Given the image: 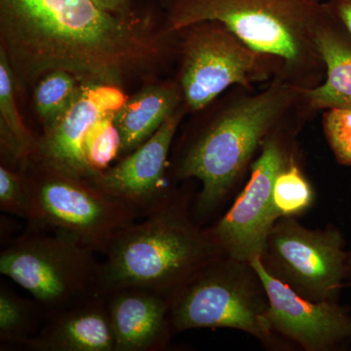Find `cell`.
Returning <instances> with one entry per match:
<instances>
[{
    "label": "cell",
    "mask_w": 351,
    "mask_h": 351,
    "mask_svg": "<svg viewBox=\"0 0 351 351\" xmlns=\"http://www.w3.org/2000/svg\"><path fill=\"white\" fill-rule=\"evenodd\" d=\"M329 3L351 36V0H330Z\"/></svg>",
    "instance_id": "d4e9b609"
},
{
    "label": "cell",
    "mask_w": 351,
    "mask_h": 351,
    "mask_svg": "<svg viewBox=\"0 0 351 351\" xmlns=\"http://www.w3.org/2000/svg\"><path fill=\"white\" fill-rule=\"evenodd\" d=\"M32 351H115L107 306L101 294L49 316L24 346Z\"/></svg>",
    "instance_id": "9a60e30c"
},
{
    "label": "cell",
    "mask_w": 351,
    "mask_h": 351,
    "mask_svg": "<svg viewBox=\"0 0 351 351\" xmlns=\"http://www.w3.org/2000/svg\"><path fill=\"white\" fill-rule=\"evenodd\" d=\"M339 230H309L293 218L279 219L262 262L267 271L314 302L335 301L348 278V252Z\"/></svg>",
    "instance_id": "ba28073f"
},
{
    "label": "cell",
    "mask_w": 351,
    "mask_h": 351,
    "mask_svg": "<svg viewBox=\"0 0 351 351\" xmlns=\"http://www.w3.org/2000/svg\"><path fill=\"white\" fill-rule=\"evenodd\" d=\"M129 2L130 0H104L108 11L123 15L131 13L129 10Z\"/></svg>",
    "instance_id": "484cf974"
},
{
    "label": "cell",
    "mask_w": 351,
    "mask_h": 351,
    "mask_svg": "<svg viewBox=\"0 0 351 351\" xmlns=\"http://www.w3.org/2000/svg\"><path fill=\"white\" fill-rule=\"evenodd\" d=\"M95 3L97 4L100 8L105 9V10H107V8H106L105 3H104V0H93Z\"/></svg>",
    "instance_id": "83f0119b"
},
{
    "label": "cell",
    "mask_w": 351,
    "mask_h": 351,
    "mask_svg": "<svg viewBox=\"0 0 351 351\" xmlns=\"http://www.w3.org/2000/svg\"><path fill=\"white\" fill-rule=\"evenodd\" d=\"M66 233L27 230L0 254V272L31 294L45 319L101 295V263Z\"/></svg>",
    "instance_id": "277c9868"
},
{
    "label": "cell",
    "mask_w": 351,
    "mask_h": 351,
    "mask_svg": "<svg viewBox=\"0 0 351 351\" xmlns=\"http://www.w3.org/2000/svg\"><path fill=\"white\" fill-rule=\"evenodd\" d=\"M80 82L66 71H53L43 76L34 90V106L43 119L45 131L49 130L77 93Z\"/></svg>",
    "instance_id": "ffe728a7"
},
{
    "label": "cell",
    "mask_w": 351,
    "mask_h": 351,
    "mask_svg": "<svg viewBox=\"0 0 351 351\" xmlns=\"http://www.w3.org/2000/svg\"><path fill=\"white\" fill-rule=\"evenodd\" d=\"M188 40L182 86L189 107L201 110L226 88L248 85L257 73L260 53L252 50L223 25L201 23Z\"/></svg>",
    "instance_id": "30bf717a"
},
{
    "label": "cell",
    "mask_w": 351,
    "mask_h": 351,
    "mask_svg": "<svg viewBox=\"0 0 351 351\" xmlns=\"http://www.w3.org/2000/svg\"><path fill=\"white\" fill-rule=\"evenodd\" d=\"M210 263L170 295L175 332L198 328L240 330L261 341L272 331L269 301L250 263L226 257Z\"/></svg>",
    "instance_id": "8992f818"
},
{
    "label": "cell",
    "mask_w": 351,
    "mask_h": 351,
    "mask_svg": "<svg viewBox=\"0 0 351 351\" xmlns=\"http://www.w3.org/2000/svg\"><path fill=\"white\" fill-rule=\"evenodd\" d=\"M179 95L174 88H145L115 112L114 121L122 138L121 156L135 151L176 112Z\"/></svg>",
    "instance_id": "e0dca14e"
},
{
    "label": "cell",
    "mask_w": 351,
    "mask_h": 351,
    "mask_svg": "<svg viewBox=\"0 0 351 351\" xmlns=\"http://www.w3.org/2000/svg\"><path fill=\"white\" fill-rule=\"evenodd\" d=\"M115 351L163 350L174 334L170 299L154 291L126 288L106 294Z\"/></svg>",
    "instance_id": "5bb4252c"
},
{
    "label": "cell",
    "mask_w": 351,
    "mask_h": 351,
    "mask_svg": "<svg viewBox=\"0 0 351 351\" xmlns=\"http://www.w3.org/2000/svg\"><path fill=\"white\" fill-rule=\"evenodd\" d=\"M324 128L339 162L351 167V108H331L325 114Z\"/></svg>",
    "instance_id": "cb8c5ba5"
},
{
    "label": "cell",
    "mask_w": 351,
    "mask_h": 351,
    "mask_svg": "<svg viewBox=\"0 0 351 351\" xmlns=\"http://www.w3.org/2000/svg\"><path fill=\"white\" fill-rule=\"evenodd\" d=\"M45 316L38 302L24 299L3 284L0 286V341L24 348L43 326Z\"/></svg>",
    "instance_id": "d6986e66"
},
{
    "label": "cell",
    "mask_w": 351,
    "mask_h": 351,
    "mask_svg": "<svg viewBox=\"0 0 351 351\" xmlns=\"http://www.w3.org/2000/svg\"><path fill=\"white\" fill-rule=\"evenodd\" d=\"M181 117V113H172L135 151L88 180L144 217L172 195L166 184V164Z\"/></svg>",
    "instance_id": "7c38bea8"
},
{
    "label": "cell",
    "mask_w": 351,
    "mask_h": 351,
    "mask_svg": "<svg viewBox=\"0 0 351 351\" xmlns=\"http://www.w3.org/2000/svg\"><path fill=\"white\" fill-rule=\"evenodd\" d=\"M249 263L265 288L272 331L309 351L335 350L350 345L351 315L348 309L336 301L314 302L302 297L267 271L261 257Z\"/></svg>",
    "instance_id": "8fae6325"
},
{
    "label": "cell",
    "mask_w": 351,
    "mask_h": 351,
    "mask_svg": "<svg viewBox=\"0 0 351 351\" xmlns=\"http://www.w3.org/2000/svg\"><path fill=\"white\" fill-rule=\"evenodd\" d=\"M115 112L101 117L92 127L83 143V158L88 179L107 170L110 164L121 156L122 138L115 124Z\"/></svg>",
    "instance_id": "44dd1931"
},
{
    "label": "cell",
    "mask_w": 351,
    "mask_h": 351,
    "mask_svg": "<svg viewBox=\"0 0 351 351\" xmlns=\"http://www.w3.org/2000/svg\"><path fill=\"white\" fill-rule=\"evenodd\" d=\"M138 219L122 228L105 253L101 294L138 288L170 298L193 274L225 256L207 230L193 225L184 198L172 195Z\"/></svg>",
    "instance_id": "7a4b0ae2"
},
{
    "label": "cell",
    "mask_w": 351,
    "mask_h": 351,
    "mask_svg": "<svg viewBox=\"0 0 351 351\" xmlns=\"http://www.w3.org/2000/svg\"><path fill=\"white\" fill-rule=\"evenodd\" d=\"M290 100L283 88H274L226 110L191 145L179 176L202 182L200 211H212L225 198L240 172Z\"/></svg>",
    "instance_id": "5b68a950"
},
{
    "label": "cell",
    "mask_w": 351,
    "mask_h": 351,
    "mask_svg": "<svg viewBox=\"0 0 351 351\" xmlns=\"http://www.w3.org/2000/svg\"><path fill=\"white\" fill-rule=\"evenodd\" d=\"M282 168L280 149L274 141H267L242 193L225 216L207 230L226 257L248 263L262 257L269 235L280 219L272 191Z\"/></svg>",
    "instance_id": "9c48e42d"
},
{
    "label": "cell",
    "mask_w": 351,
    "mask_h": 351,
    "mask_svg": "<svg viewBox=\"0 0 351 351\" xmlns=\"http://www.w3.org/2000/svg\"><path fill=\"white\" fill-rule=\"evenodd\" d=\"M348 278L351 280V251L348 253Z\"/></svg>",
    "instance_id": "4316f807"
},
{
    "label": "cell",
    "mask_w": 351,
    "mask_h": 351,
    "mask_svg": "<svg viewBox=\"0 0 351 351\" xmlns=\"http://www.w3.org/2000/svg\"><path fill=\"white\" fill-rule=\"evenodd\" d=\"M338 16L320 27L314 38L327 68L326 82L307 90V98L320 108H351V43L338 29Z\"/></svg>",
    "instance_id": "2e32d148"
},
{
    "label": "cell",
    "mask_w": 351,
    "mask_h": 351,
    "mask_svg": "<svg viewBox=\"0 0 351 351\" xmlns=\"http://www.w3.org/2000/svg\"><path fill=\"white\" fill-rule=\"evenodd\" d=\"M335 15L321 0H170L167 29L219 23L252 50L295 63Z\"/></svg>",
    "instance_id": "3957f363"
},
{
    "label": "cell",
    "mask_w": 351,
    "mask_h": 351,
    "mask_svg": "<svg viewBox=\"0 0 351 351\" xmlns=\"http://www.w3.org/2000/svg\"><path fill=\"white\" fill-rule=\"evenodd\" d=\"M36 172L27 176L32 195L29 228L66 233L105 255L110 242L143 215L101 191L86 178L69 174L36 156Z\"/></svg>",
    "instance_id": "52a82bcc"
},
{
    "label": "cell",
    "mask_w": 351,
    "mask_h": 351,
    "mask_svg": "<svg viewBox=\"0 0 351 351\" xmlns=\"http://www.w3.org/2000/svg\"><path fill=\"white\" fill-rule=\"evenodd\" d=\"M15 77L4 50L0 49V126L1 145L12 161L27 162L38 149L18 112Z\"/></svg>",
    "instance_id": "ac0fdd59"
},
{
    "label": "cell",
    "mask_w": 351,
    "mask_h": 351,
    "mask_svg": "<svg viewBox=\"0 0 351 351\" xmlns=\"http://www.w3.org/2000/svg\"><path fill=\"white\" fill-rule=\"evenodd\" d=\"M274 204L280 218H293L306 211L313 204L311 184L295 164L280 170L272 191Z\"/></svg>",
    "instance_id": "7402d4cb"
},
{
    "label": "cell",
    "mask_w": 351,
    "mask_h": 351,
    "mask_svg": "<svg viewBox=\"0 0 351 351\" xmlns=\"http://www.w3.org/2000/svg\"><path fill=\"white\" fill-rule=\"evenodd\" d=\"M350 285H351V283H350Z\"/></svg>",
    "instance_id": "f1b7e54d"
},
{
    "label": "cell",
    "mask_w": 351,
    "mask_h": 351,
    "mask_svg": "<svg viewBox=\"0 0 351 351\" xmlns=\"http://www.w3.org/2000/svg\"><path fill=\"white\" fill-rule=\"evenodd\" d=\"M168 32L151 18L112 13L93 0H0L1 48L24 85L61 71L120 86L160 59Z\"/></svg>",
    "instance_id": "6da1fadb"
},
{
    "label": "cell",
    "mask_w": 351,
    "mask_h": 351,
    "mask_svg": "<svg viewBox=\"0 0 351 351\" xmlns=\"http://www.w3.org/2000/svg\"><path fill=\"white\" fill-rule=\"evenodd\" d=\"M0 209L31 221L34 204L27 175L19 174L6 166L0 167Z\"/></svg>",
    "instance_id": "603a6c76"
},
{
    "label": "cell",
    "mask_w": 351,
    "mask_h": 351,
    "mask_svg": "<svg viewBox=\"0 0 351 351\" xmlns=\"http://www.w3.org/2000/svg\"><path fill=\"white\" fill-rule=\"evenodd\" d=\"M127 101L117 85L80 82L69 107L38 144L34 156L57 169L88 179L83 143L92 127Z\"/></svg>",
    "instance_id": "4fadbf2b"
}]
</instances>
